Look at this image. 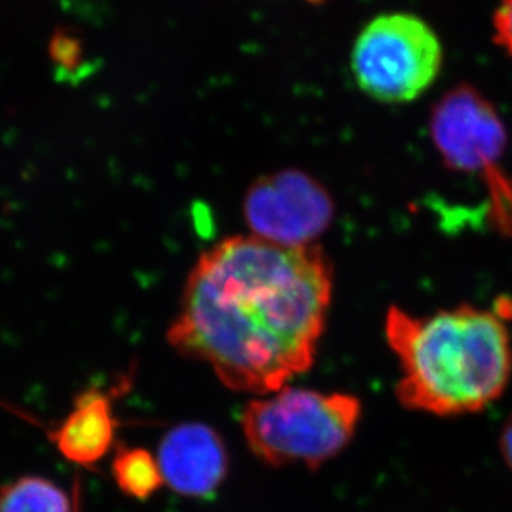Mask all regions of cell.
Instances as JSON below:
<instances>
[{
	"mask_svg": "<svg viewBox=\"0 0 512 512\" xmlns=\"http://www.w3.org/2000/svg\"><path fill=\"white\" fill-rule=\"evenodd\" d=\"M332 302V269L314 246L224 239L184 284L168 342L224 387L264 397L314 365Z\"/></svg>",
	"mask_w": 512,
	"mask_h": 512,
	"instance_id": "obj_1",
	"label": "cell"
},
{
	"mask_svg": "<svg viewBox=\"0 0 512 512\" xmlns=\"http://www.w3.org/2000/svg\"><path fill=\"white\" fill-rule=\"evenodd\" d=\"M385 335L401 367L397 398L408 410L476 413L498 400L511 380V335L491 310L459 305L416 317L392 307Z\"/></svg>",
	"mask_w": 512,
	"mask_h": 512,
	"instance_id": "obj_2",
	"label": "cell"
},
{
	"mask_svg": "<svg viewBox=\"0 0 512 512\" xmlns=\"http://www.w3.org/2000/svg\"><path fill=\"white\" fill-rule=\"evenodd\" d=\"M362 403L348 393L284 387L249 401L241 415L247 448L262 463L319 469L352 441Z\"/></svg>",
	"mask_w": 512,
	"mask_h": 512,
	"instance_id": "obj_3",
	"label": "cell"
},
{
	"mask_svg": "<svg viewBox=\"0 0 512 512\" xmlns=\"http://www.w3.org/2000/svg\"><path fill=\"white\" fill-rule=\"evenodd\" d=\"M350 67L360 90L373 100L413 102L440 75L443 45L418 15L382 14L358 34Z\"/></svg>",
	"mask_w": 512,
	"mask_h": 512,
	"instance_id": "obj_4",
	"label": "cell"
},
{
	"mask_svg": "<svg viewBox=\"0 0 512 512\" xmlns=\"http://www.w3.org/2000/svg\"><path fill=\"white\" fill-rule=\"evenodd\" d=\"M246 216L254 236L282 246H312L332 223L334 206L327 191L307 174L282 171L252 186Z\"/></svg>",
	"mask_w": 512,
	"mask_h": 512,
	"instance_id": "obj_5",
	"label": "cell"
},
{
	"mask_svg": "<svg viewBox=\"0 0 512 512\" xmlns=\"http://www.w3.org/2000/svg\"><path fill=\"white\" fill-rule=\"evenodd\" d=\"M431 136L443 160L461 171L486 170L506 146V130L496 110L466 87L441 98L431 115Z\"/></svg>",
	"mask_w": 512,
	"mask_h": 512,
	"instance_id": "obj_6",
	"label": "cell"
},
{
	"mask_svg": "<svg viewBox=\"0 0 512 512\" xmlns=\"http://www.w3.org/2000/svg\"><path fill=\"white\" fill-rule=\"evenodd\" d=\"M156 458L166 486L186 498H208L228 476L223 438L204 423L174 426L161 440Z\"/></svg>",
	"mask_w": 512,
	"mask_h": 512,
	"instance_id": "obj_7",
	"label": "cell"
},
{
	"mask_svg": "<svg viewBox=\"0 0 512 512\" xmlns=\"http://www.w3.org/2000/svg\"><path fill=\"white\" fill-rule=\"evenodd\" d=\"M118 420L112 400L95 388L75 400L72 411L52 431V443L70 463L92 468L100 463L115 443Z\"/></svg>",
	"mask_w": 512,
	"mask_h": 512,
	"instance_id": "obj_8",
	"label": "cell"
},
{
	"mask_svg": "<svg viewBox=\"0 0 512 512\" xmlns=\"http://www.w3.org/2000/svg\"><path fill=\"white\" fill-rule=\"evenodd\" d=\"M0 512H73L72 499L50 479L22 476L0 488Z\"/></svg>",
	"mask_w": 512,
	"mask_h": 512,
	"instance_id": "obj_9",
	"label": "cell"
},
{
	"mask_svg": "<svg viewBox=\"0 0 512 512\" xmlns=\"http://www.w3.org/2000/svg\"><path fill=\"white\" fill-rule=\"evenodd\" d=\"M116 486L128 498L146 501L165 486L160 463L145 448H120L112 463Z\"/></svg>",
	"mask_w": 512,
	"mask_h": 512,
	"instance_id": "obj_10",
	"label": "cell"
},
{
	"mask_svg": "<svg viewBox=\"0 0 512 512\" xmlns=\"http://www.w3.org/2000/svg\"><path fill=\"white\" fill-rule=\"evenodd\" d=\"M494 32L498 44L512 58V0H501L494 14Z\"/></svg>",
	"mask_w": 512,
	"mask_h": 512,
	"instance_id": "obj_11",
	"label": "cell"
},
{
	"mask_svg": "<svg viewBox=\"0 0 512 512\" xmlns=\"http://www.w3.org/2000/svg\"><path fill=\"white\" fill-rule=\"evenodd\" d=\"M501 455L512 471V415L508 421L504 423L503 431H501Z\"/></svg>",
	"mask_w": 512,
	"mask_h": 512,
	"instance_id": "obj_12",
	"label": "cell"
}]
</instances>
